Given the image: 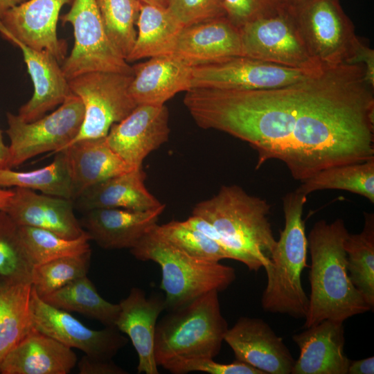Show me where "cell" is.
I'll list each match as a JSON object with an SVG mask.
<instances>
[{
    "label": "cell",
    "mask_w": 374,
    "mask_h": 374,
    "mask_svg": "<svg viewBox=\"0 0 374 374\" xmlns=\"http://www.w3.org/2000/svg\"><path fill=\"white\" fill-rule=\"evenodd\" d=\"M0 35L21 51L33 84V96L21 106L17 115L25 122L36 121L60 105L71 93L69 80L60 62L50 52L26 46L9 33L1 21Z\"/></svg>",
    "instance_id": "16"
},
{
    "label": "cell",
    "mask_w": 374,
    "mask_h": 374,
    "mask_svg": "<svg viewBox=\"0 0 374 374\" xmlns=\"http://www.w3.org/2000/svg\"><path fill=\"white\" fill-rule=\"evenodd\" d=\"M192 68L172 54L150 57L132 66L129 93L137 105H163L191 89Z\"/></svg>",
    "instance_id": "23"
},
{
    "label": "cell",
    "mask_w": 374,
    "mask_h": 374,
    "mask_svg": "<svg viewBox=\"0 0 374 374\" xmlns=\"http://www.w3.org/2000/svg\"><path fill=\"white\" fill-rule=\"evenodd\" d=\"M73 0H27L8 10L0 19L7 31L26 46L46 50L60 62L66 57L67 45L59 39L57 25L61 8Z\"/></svg>",
    "instance_id": "17"
},
{
    "label": "cell",
    "mask_w": 374,
    "mask_h": 374,
    "mask_svg": "<svg viewBox=\"0 0 374 374\" xmlns=\"http://www.w3.org/2000/svg\"><path fill=\"white\" fill-rule=\"evenodd\" d=\"M300 354L292 374H346L344 322L323 320L292 336Z\"/></svg>",
    "instance_id": "22"
},
{
    "label": "cell",
    "mask_w": 374,
    "mask_h": 374,
    "mask_svg": "<svg viewBox=\"0 0 374 374\" xmlns=\"http://www.w3.org/2000/svg\"><path fill=\"white\" fill-rule=\"evenodd\" d=\"M13 192L3 211L17 225L43 229L67 239L85 232L75 215L73 200L24 188H15Z\"/></svg>",
    "instance_id": "19"
},
{
    "label": "cell",
    "mask_w": 374,
    "mask_h": 374,
    "mask_svg": "<svg viewBox=\"0 0 374 374\" xmlns=\"http://www.w3.org/2000/svg\"><path fill=\"white\" fill-rule=\"evenodd\" d=\"M41 298L52 306L80 313L105 326L115 327L120 311L118 303L108 302L100 296L87 276L74 280Z\"/></svg>",
    "instance_id": "29"
},
{
    "label": "cell",
    "mask_w": 374,
    "mask_h": 374,
    "mask_svg": "<svg viewBox=\"0 0 374 374\" xmlns=\"http://www.w3.org/2000/svg\"><path fill=\"white\" fill-rule=\"evenodd\" d=\"M362 67L319 109L308 133L283 155L301 182L330 167L374 158L373 88Z\"/></svg>",
    "instance_id": "1"
},
{
    "label": "cell",
    "mask_w": 374,
    "mask_h": 374,
    "mask_svg": "<svg viewBox=\"0 0 374 374\" xmlns=\"http://www.w3.org/2000/svg\"><path fill=\"white\" fill-rule=\"evenodd\" d=\"M169 112L163 105H137L105 136L109 146L133 169L169 139Z\"/></svg>",
    "instance_id": "14"
},
{
    "label": "cell",
    "mask_w": 374,
    "mask_h": 374,
    "mask_svg": "<svg viewBox=\"0 0 374 374\" xmlns=\"http://www.w3.org/2000/svg\"><path fill=\"white\" fill-rule=\"evenodd\" d=\"M49 165L30 171L0 168V188L37 190L43 194L74 199L69 168L64 150L55 153Z\"/></svg>",
    "instance_id": "30"
},
{
    "label": "cell",
    "mask_w": 374,
    "mask_h": 374,
    "mask_svg": "<svg viewBox=\"0 0 374 374\" xmlns=\"http://www.w3.org/2000/svg\"><path fill=\"white\" fill-rule=\"evenodd\" d=\"M270 205L237 185L222 186L197 203L192 215L201 217L196 229L220 245L231 259L258 271L269 261L276 241L268 220Z\"/></svg>",
    "instance_id": "2"
},
{
    "label": "cell",
    "mask_w": 374,
    "mask_h": 374,
    "mask_svg": "<svg viewBox=\"0 0 374 374\" xmlns=\"http://www.w3.org/2000/svg\"><path fill=\"white\" fill-rule=\"evenodd\" d=\"M323 69H296L238 55L216 62L193 66L191 89L278 88L302 81Z\"/></svg>",
    "instance_id": "12"
},
{
    "label": "cell",
    "mask_w": 374,
    "mask_h": 374,
    "mask_svg": "<svg viewBox=\"0 0 374 374\" xmlns=\"http://www.w3.org/2000/svg\"><path fill=\"white\" fill-rule=\"evenodd\" d=\"M143 3L150 4L159 7L167 8L168 0H139Z\"/></svg>",
    "instance_id": "47"
},
{
    "label": "cell",
    "mask_w": 374,
    "mask_h": 374,
    "mask_svg": "<svg viewBox=\"0 0 374 374\" xmlns=\"http://www.w3.org/2000/svg\"><path fill=\"white\" fill-rule=\"evenodd\" d=\"M32 268L19 225L0 210V278L6 281L30 280Z\"/></svg>",
    "instance_id": "36"
},
{
    "label": "cell",
    "mask_w": 374,
    "mask_h": 374,
    "mask_svg": "<svg viewBox=\"0 0 374 374\" xmlns=\"http://www.w3.org/2000/svg\"><path fill=\"white\" fill-rule=\"evenodd\" d=\"M314 61L323 67L346 63L357 38L339 0H310L290 6Z\"/></svg>",
    "instance_id": "9"
},
{
    "label": "cell",
    "mask_w": 374,
    "mask_h": 374,
    "mask_svg": "<svg viewBox=\"0 0 374 374\" xmlns=\"http://www.w3.org/2000/svg\"><path fill=\"white\" fill-rule=\"evenodd\" d=\"M30 280H0V364L33 329Z\"/></svg>",
    "instance_id": "28"
},
{
    "label": "cell",
    "mask_w": 374,
    "mask_h": 374,
    "mask_svg": "<svg viewBox=\"0 0 374 374\" xmlns=\"http://www.w3.org/2000/svg\"><path fill=\"white\" fill-rule=\"evenodd\" d=\"M240 30L244 56L296 69L323 68L310 56L289 6L281 4Z\"/></svg>",
    "instance_id": "11"
},
{
    "label": "cell",
    "mask_w": 374,
    "mask_h": 374,
    "mask_svg": "<svg viewBox=\"0 0 374 374\" xmlns=\"http://www.w3.org/2000/svg\"><path fill=\"white\" fill-rule=\"evenodd\" d=\"M325 189L344 190L356 193L374 203V158L356 163L323 169L301 181L297 191L308 194Z\"/></svg>",
    "instance_id": "32"
},
{
    "label": "cell",
    "mask_w": 374,
    "mask_h": 374,
    "mask_svg": "<svg viewBox=\"0 0 374 374\" xmlns=\"http://www.w3.org/2000/svg\"><path fill=\"white\" fill-rule=\"evenodd\" d=\"M10 158L9 148L7 146L4 141L3 138L0 130V168L8 169V163Z\"/></svg>",
    "instance_id": "44"
},
{
    "label": "cell",
    "mask_w": 374,
    "mask_h": 374,
    "mask_svg": "<svg viewBox=\"0 0 374 374\" xmlns=\"http://www.w3.org/2000/svg\"><path fill=\"white\" fill-rule=\"evenodd\" d=\"M348 233L344 221L339 218L330 223L319 220L309 233L310 294L304 318L305 328L326 319L344 322L371 310L348 276L344 248Z\"/></svg>",
    "instance_id": "3"
},
{
    "label": "cell",
    "mask_w": 374,
    "mask_h": 374,
    "mask_svg": "<svg viewBox=\"0 0 374 374\" xmlns=\"http://www.w3.org/2000/svg\"><path fill=\"white\" fill-rule=\"evenodd\" d=\"M310 0H278V1L284 5L289 6H294Z\"/></svg>",
    "instance_id": "48"
},
{
    "label": "cell",
    "mask_w": 374,
    "mask_h": 374,
    "mask_svg": "<svg viewBox=\"0 0 374 374\" xmlns=\"http://www.w3.org/2000/svg\"><path fill=\"white\" fill-rule=\"evenodd\" d=\"M132 78L133 74L98 71L69 80L71 91L83 103L84 115L78 134L67 146L105 137L113 124L132 112L137 106L128 91Z\"/></svg>",
    "instance_id": "10"
},
{
    "label": "cell",
    "mask_w": 374,
    "mask_h": 374,
    "mask_svg": "<svg viewBox=\"0 0 374 374\" xmlns=\"http://www.w3.org/2000/svg\"><path fill=\"white\" fill-rule=\"evenodd\" d=\"M167 8L184 26L226 17L224 0H168Z\"/></svg>",
    "instance_id": "38"
},
{
    "label": "cell",
    "mask_w": 374,
    "mask_h": 374,
    "mask_svg": "<svg viewBox=\"0 0 374 374\" xmlns=\"http://www.w3.org/2000/svg\"><path fill=\"white\" fill-rule=\"evenodd\" d=\"M0 280H1V278H0Z\"/></svg>",
    "instance_id": "49"
},
{
    "label": "cell",
    "mask_w": 374,
    "mask_h": 374,
    "mask_svg": "<svg viewBox=\"0 0 374 374\" xmlns=\"http://www.w3.org/2000/svg\"><path fill=\"white\" fill-rule=\"evenodd\" d=\"M155 226L130 252L139 260H151L160 266V287L165 293L167 312L180 308L211 291L224 290L235 280L233 267L188 256L163 238Z\"/></svg>",
    "instance_id": "6"
},
{
    "label": "cell",
    "mask_w": 374,
    "mask_h": 374,
    "mask_svg": "<svg viewBox=\"0 0 374 374\" xmlns=\"http://www.w3.org/2000/svg\"><path fill=\"white\" fill-rule=\"evenodd\" d=\"M349 374H373L374 357H370L356 361H350L348 368Z\"/></svg>",
    "instance_id": "43"
},
{
    "label": "cell",
    "mask_w": 374,
    "mask_h": 374,
    "mask_svg": "<svg viewBox=\"0 0 374 374\" xmlns=\"http://www.w3.org/2000/svg\"><path fill=\"white\" fill-rule=\"evenodd\" d=\"M118 304L115 327L130 339L139 357L138 373L159 374L154 335L158 317L166 310L164 295L153 294L146 297L142 289L134 287Z\"/></svg>",
    "instance_id": "18"
},
{
    "label": "cell",
    "mask_w": 374,
    "mask_h": 374,
    "mask_svg": "<svg viewBox=\"0 0 374 374\" xmlns=\"http://www.w3.org/2000/svg\"><path fill=\"white\" fill-rule=\"evenodd\" d=\"M346 64H361L364 67V78L371 87H374V50L357 37L352 54Z\"/></svg>",
    "instance_id": "41"
},
{
    "label": "cell",
    "mask_w": 374,
    "mask_h": 374,
    "mask_svg": "<svg viewBox=\"0 0 374 374\" xmlns=\"http://www.w3.org/2000/svg\"><path fill=\"white\" fill-rule=\"evenodd\" d=\"M63 150L74 199L89 187L133 170L112 150L105 137L78 141Z\"/></svg>",
    "instance_id": "25"
},
{
    "label": "cell",
    "mask_w": 374,
    "mask_h": 374,
    "mask_svg": "<svg viewBox=\"0 0 374 374\" xmlns=\"http://www.w3.org/2000/svg\"><path fill=\"white\" fill-rule=\"evenodd\" d=\"M165 208L162 204L146 211L96 208L86 211L80 223L90 240L100 247L108 250L130 249L157 224Z\"/></svg>",
    "instance_id": "21"
},
{
    "label": "cell",
    "mask_w": 374,
    "mask_h": 374,
    "mask_svg": "<svg viewBox=\"0 0 374 374\" xmlns=\"http://www.w3.org/2000/svg\"><path fill=\"white\" fill-rule=\"evenodd\" d=\"M226 17L240 28L247 23L276 10L278 0H224Z\"/></svg>",
    "instance_id": "40"
},
{
    "label": "cell",
    "mask_w": 374,
    "mask_h": 374,
    "mask_svg": "<svg viewBox=\"0 0 374 374\" xmlns=\"http://www.w3.org/2000/svg\"><path fill=\"white\" fill-rule=\"evenodd\" d=\"M27 0H0V19L10 8Z\"/></svg>",
    "instance_id": "45"
},
{
    "label": "cell",
    "mask_w": 374,
    "mask_h": 374,
    "mask_svg": "<svg viewBox=\"0 0 374 374\" xmlns=\"http://www.w3.org/2000/svg\"><path fill=\"white\" fill-rule=\"evenodd\" d=\"M164 369L174 374L193 371L211 374H265L260 370L238 359L230 364H221L215 362L212 358L179 360L167 365Z\"/></svg>",
    "instance_id": "39"
},
{
    "label": "cell",
    "mask_w": 374,
    "mask_h": 374,
    "mask_svg": "<svg viewBox=\"0 0 374 374\" xmlns=\"http://www.w3.org/2000/svg\"><path fill=\"white\" fill-rule=\"evenodd\" d=\"M110 42L125 60L137 35L135 29L142 2L139 0H96Z\"/></svg>",
    "instance_id": "33"
},
{
    "label": "cell",
    "mask_w": 374,
    "mask_h": 374,
    "mask_svg": "<svg viewBox=\"0 0 374 374\" xmlns=\"http://www.w3.org/2000/svg\"><path fill=\"white\" fill-rule=\"evenodd\" d=\"M60 19L73 28V48L61 65L68 80L98 71L133 74L132 66L108 39L96 0H73L69 11Z\"/></svg>",
    "instance_id": "8"
},
{
    "label": "cell",
    "mask_w": 374,
    "mask_h": 374,
    "mask_svg": "<svg viewBox=\"0 0 374 374\" xmlns=\"http://www.w3.org/2000/svg\"><path fill=\"white\" fill-rule=\"evenodd\" d=\"M80 374H126L127 372L112 360L97 359L84 355L78 362Z\"/></svg>",
    "instance_id": "42"
},
{
    "label": "cell",
    "mask_w": 374,
    "mask_h": 374,
    "mask_svg": "<svg viewBox=\"0 0 374 374\" xmlns=\"http://www.w3.org/2000/svg\"><path fill=\"white\" fill-rule=\"evenodd\" d=\"M350 280L373 310L374 306V215L364 213L361 233H348L344 242Z\"/></svg>",
    "instance_id": "31"
},
{
    "label": "cell",
    "mask_w": 374,
    "mask_h": 374,
    "mask_svg": "<svg viewBox=\"0 0 374 374\" xmlns=\"http://www.w3.org/2000/svg\"><path fill=\"white\" fill-rule=\"evenodd\" d=\"M84 115L82 102L72 92L51 114L32 122H25L17 114L8 112V169L40 154L64 149L78 134Z\"/></svg>",
    "instance_id": "7"
},
{
    "label": "cell",
    "mask_w": 374,
    "mask_h": 374,
    "mask_svg": "<svg viewBox=\"0 0 374 374\" xmlns=\"http://www.w3.org/2000/svg\"><path fill=\"white\" fill-rule=\"evenodd\" d=\"M19 229L33 267L91 250L89 244L90 238L86 231L78 238L67 239L52 231L37 227L19 226Z\"/></svg>",
    "instance_id": "34"
},
{
    "label": "cell",
    "mask_w": 374,
    "mask_h": 374,
    "mask_svg": "<svg viewBox=\"0 0 374 374\" xmlns=\"http://www.w3.org/2000/svg\"><path fill=\"white\" fill-rule=\"evenodd\" d=\"M155 228L169 242L191 257L212 262L231 259L230 254L217 242L184 221L157 224Z\"/></svg>",
    "instance_id": "37"
},
{
    "label": "cell",
    "mask_w": 374,
    "mask_h": 374,
    "mask_svg": "<svg viewBox=\"0 0 374 374\" xmlns=\"http://www.w3.org/2000/svg\"><path fill=\"white\" fill-rule=\"evenodd\" d=\"M306 201L307 195L296 190L283 198L285 226L264 266L267 280L261 305L265 312L296 318H305L307 314L308 297L301 284V273L308 267V239L302 219Z\"/></svg>",
    "instance_id": "4"
},
{
    "label": "cell",
    "mask_w": 374,
    "mask_h": 374,
    "mask_svg": "<svg viewBox=\"0 0 374 374\" xmlns=\"http://www.w3.org/2000/svg\"><path fill=\"white\" fill-rule=\"evenodd\" d=\"M224 341L236 359L260 370L265 374H290L295 359L282 337L264 320L240 317L228 328Z\"/></svg>",
    "instance_id": "15"
},
{
    "label": "cell",
    "mask_w": 374,
    "mask_h": 374,
    "mask_svg": "<svg viewBox=\"0 0 374 374\" xmlns=\"http://www.w3.org/2000/svg\"><path fill=\"white\" fill-rule=\"evenodd\" d=\"M143 168L107 179L82 192L76 199L80 209L121 208L146 211L162 204L146 188Z\"/></svg>",
    "instance_id": "26"
},
{
    "label": "cell",
    "mask_w": 374,
    "mask_h": 374,
    "mask_svg": "<svg viewBox=\"0 0 374 374\" xmlns=\"http://www.w3.org/2000/svg\"><path fill=\"white\" fill-rule=\"evenodd\" d=\"M30 311L34 328L94 359L112 360L128 341L116 327L89 328L69 312L45 302L33 287Z\"/></svg>",
    "instance_id": "13"
},
{
    "label": "cell",
    "mask_w": 374,
    "mask_h": 374,
    "mask_svg": "<svg viewBox=\"0 0 374 374\" xmlns=\"http://www.w3.org/2000/svg\"><path fill=\"white\" fill-rule=\"evenodd\" d=\"M13 190L0 188V210H3L8 205L13 195Z\"/></svg>",
    "instance_id": "46"
},
{
    "label": "cell",
    "mask_w": 374,
    "mask_h": 374,
    "mask_svg": "<svg viewBox=\"0 0 374 374\" xmlns=\"http://www.w3.org/2000/svg\"><path fill=\"white\" fill-rule=\"evenodd\" d=\"M213 290L168 313L157 321L154 357L158 366L182 359L212 358L222 348L229 328Z\"/></svg>",
    "instance_id": "5"
},
{
    "label": "cell",
    "mask_w": 374,
    "mask_h": 374,
    "mask_svg": "<svg viewBox=\"0 0 374 374\" xmlns=\"http://www.w3.org/2000/svg\"><path fill=\"white\" fill-rule=\"evenodd\" d=\"M72 349L33 329L7 354L1 374H67L75 366Z\"/></svg>",
    "instance_id": "24"
},
{
    "label": "cell",
    "mask_w": 374,
    "mask_h": 374,
    "mask_svg": "<svg viewBox=\"0 0 374 374\" xmlns=\"http://www.w3.org/2000/svg\"><path fill=\"white\" fill-rule=\"evenodd\" d=\"M134 45L125 60L172 54L184 26L168 8L142 3Z\"/></svg>",
    "instance_id": "27"
},
{
    "label": "cell",
    "mask_w": 374,
    "mask_h": 374,
    "mask_svg": "<svg viewBox=\"0 0 374 374\" xmlns=\"http://www.w3.org/2000/svg\"><path fill=\"white\" fill-rule=\"evenodd\" d=\"M172 55L192 67L243 55L240 28L226 17L184 26Z\"/></svg>",
    "instance_id": "20"
},
{
    "label": "cell",
    "mask_w": 374,
    "mask_h": 374,
    "mask_svg": "<svg viewBox=\"0 0 374 374\" xmlns=\"http://www.w3.org/2000/svg\"><path fill=\"white\" fill-rule=\"evenodd\" d=\"M91 251L35 265L30 274L33 289L40 296L49 294L74 280L87 276Z\"/></svg>",
    "instance_id": "35"
}]
</instances>
